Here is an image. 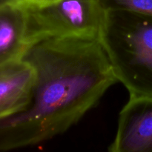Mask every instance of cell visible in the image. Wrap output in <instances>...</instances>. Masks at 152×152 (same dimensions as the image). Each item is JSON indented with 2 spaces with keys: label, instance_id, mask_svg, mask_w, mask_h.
Instances as JSON below:
<instances>
[{
  "label": "cell",
  "instance_id": "6da1fadb",
  "mask_svg": "<svg viewBox=\"0 0 152 152\" xmlns=\"http://www.w3.org/2000/svg\"><path fill=\"white\" fill-rule=\"evenodd\" d=\"M22 59L34 68L32 99L0 118V150L38 145L77 125L118 83L99 38L56 37L32 43Z\"/></svg>",
  "mask_w": 152,
  "mask_h": 152
},
{
  "label": "cell",
  "instance_id": "7a4b0ae2",
  "mask_svg": "<svg viewBox=\"0 0 152 152\" xmlns=\"http://www.w3.org/2000/svg\"><path fill=\"white\" fill-rule=\"evenodd\" d=\"M99 40L129 97L152 99V17L107 10Z\"/></svg>",
  "mask_w": 152,
  "mask_h": 152
},
{
  "label": "cell",
  "instance_id": "3957f363",
  "mask_svg": "<svg viewBox=\"0 0 152 152\" xmlns=\"http://www.w3.org/2000/svg\"><path fill=\"white\" fill-rule=\"evenodd\" d=\"M24 5L28 46L56 37H99L105 11L98 0H55Z\"/></svg>",
  "mask_w": 152,
  "mask_h": 152
},
{
  "label": "cell",
  "instance_id": "52a82bcc",
  "mask_svg": "<svg viewBox=\"0 0 152 152\" xmlns=\"http://www.w3.org/2000/svg\"><path fill=\"white\" fill-rule=\"evenodd\" d=\"M104 11L126 10L152 17V0H98Z\"/></svg>",
  "mask_w": 152,
  "mask_h": 152
},
{
  "label": "cell",
  "instance_id": "5b68a950",
  "mask_svg": "<svg viewBox=\"0 0 152 152\" xmlns=\"http://www.w3.org/2000/svg\"><path fill=\"white\" fill-rule=\"evenodd\" d=\"M36 74L23 59L0 64V118L25 110L32 99Z\"/></svg>",
  "mask_w": 152,
  "mask_h": 152
},
{
  "label": "cell",
  "instance_id": "8992f818",
  "mask_svg": "<svg viewBox=\"0 0 152 152\" xmlns=\"http://www.w3.org/2000/svg\"><path fill=\"white\" fill-rule=\"evenodd\" d=\"M26 13L17 0H0V64L20 59L28 47Z\"/></svg>",
  "mask_w": 152,
  "mask_h": 152
},
{
  "label": "cell",
  "instance_id": "277c9868",
  "mask_svg": "<svg viewBox=\"0 0 152 152\" xmlns=\"http://www.w3.org/2000/svg\"><path fill=\"white\" fill-rule=\"evenodd\" d=\"M111 152H152V99L129 97L119 114Z\"/></svg>",
  "mask_w": 152,
  "mask_h": 152
},
{
  "label": "cell",
  "instance_id": "ba28073f",
  "mask_svg": "<svg viewBox=\"0 0 152 152\" xmlns=\"http://www.w3.org/2000/svg\"><path fill=\"white\" fill-rule=\"evenodd\" d=\"M17 1L26 4H41L50 2L55 0H17Z\"/></svg>",
  "mask_w": 152,
  "mask_h": 152
}]
</instances>
